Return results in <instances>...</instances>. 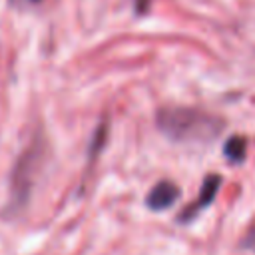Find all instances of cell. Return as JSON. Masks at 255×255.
I'll return each instance as SVG.
<instances>
[{"label":"cell","mask_w":255,"mask_h":255,"mask_svg":"<svg viewBox=\"0 0 255 255\" xmlns=\"http://www.w3.org/2000/svg\"><path fill=\"white\" fill-rule=\"evenodd\" d=\"M155 124L163 135L183 143H207L215 139L225 128L223 118L209 114L205 110L185 106L159 108Z\"/></svg>","instance_id":"6da1fadb"},{"label":"cell","mask_w":255,"mask_h":255,"mask_svg":"<svg viewBox=\"0 0 255 255\" xmlns=\"http://www.w3.org/2000/svg\"><path fill=\"white\" fill-rule=\"evenodd\" d=\"M46 161V141L42 139V135H36L28 147L20 153L18 161L12 167L10 173V197H8V205L4 209L6 217H16L20 215L32 195L36 177L40 175V169Z\"/></svg>","instance_id":"7a4b0ae2"},{"label":"cell","mask_w":255,"mask_h":255,"mask_svg":"<svg viewBox=\"0 0 255 255\" xmlns=\"http://www.w3.org/2000/svg\"><path fill=\"white\" fill-rule=\"evenodd\" d=\"M221 181H223V179H221L219 173H209V175H205L197 197H195L187 207H183V209L179 211L177 221H179V223H189V221L195 219L203 209H207V207L215 201V195H217V191H219V187H221Z\"/></svg>","instance_id":"3957f363"},{"label":"cell","mask_w":255,"mask_h":255,"mask_svg":"<svg viewBox=\"0 0 255 255\" xmlns=\"http://www.w3.org/2000/svg\"><path fill=\"white\" fill-rule=\"evenodd\" d=\"M179 187L169 181V179H161L157 181L145 195V205L151 211H165L167 207H171L177 199H179Z\"/></svg>","instance_id":"277c9868"},{"label":"cell","mask_w":255,"mask_h":255,"mask_svg":"<svg viewBox=\"0 0 255 255\" xmlns=\"http://www.w3.org/2000/svg\"><path fill=\"white\" fill-rule=\"evenodd\" d=\"M223 155L231 163H241L247 155V139L243 135H231L223 145Z\"/></svg>","instance_id":"5b68a950"},{"label":"cell","mask_w":255,"mask_h":255,"mask_svg":"<svg viewBox=\"0 0 255 255\" xmlns=\"http://www.w3.org/2000/svg\"><path fill=\"white\" fill-rule=\"evenodd\" d=\"M241 247H245V249H253V251H255V229H251V231L243 237Z\"/></svg>","instance_id":"8992f818"},{"label":"cell","mask_w":255,"mask_h":255,"mask_svg":"<svg viewBox=\"0 0 255 255\" xmlns=\"http://www.w3.org/2000/svg\"><path fill=\"white\" fill-rule=\"evenodd\" d=\"M145 8H147V0H137V10L145 12Z\"/></svg>","instance_id":"52a82bcc"},{"label":"cell","mask_w":255,"mask_h":255,"mask_svg":"<svg viewBox=\"0 0 255 255\" xmlns=\"http://www.w3.org/2000/svg\"><path fill=\"white\" fill-rule=\"evenodd\" d=\"M34 2H36V0H34Z\"/></svg>","instance_id":"ba28073f"}]
</instances>
